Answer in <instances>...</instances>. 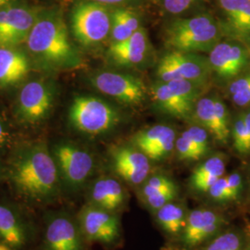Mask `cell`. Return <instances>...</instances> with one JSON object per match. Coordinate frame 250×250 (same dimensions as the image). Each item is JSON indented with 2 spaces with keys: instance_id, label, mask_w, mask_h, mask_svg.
Instances as JSON below:
<instances>
[{
  "instance_id": "obj_1",
  "label": "cell",
  "mask_w": 250,
  "mask_h": 250,
  "mask_svg": "<svg viewBox=\"0 0 250 250\" xmlns=\"http://www.w3.org/2000/svg\"><path fill=\"white\" fill-rule=\"evenodd\" d=\"M8 178L14 192L29 204H53L62 186L51 149L44 141L22 144L12 153Z\"/></svg>"
},
{
  "instance_id": "obj_2",
  "label": "cell",
  "mask_w": 250,
  "mask_h": 250,
  "mask_svg": "<svg viewBox=\"0 0 250 250\" xmlns=\"http://www.w3.org/2000/svg\"><path fill=\"white\" fill-rule=\"evenodd\" d=\"M25 43L35 62L44 68L62 71L80 65L79 54L72 45L66 23L58 10L38 13Z\"/></svg>"
},
{
  "instance_id": "obj_3",
  "label": "cell",
  "mask_w": 250,
  "mask_h": 250,
  "mask_svg": "<svg viewBox=\"0 0 250 250\" xmlns=\"http://www.w3.org/2000/svg\"><path fill=\"white\" fill-rule=\"evenodd\" d=\"M219 28L209 15L180 19L167 28L165 41L172 50L200 52L211 50L219 39Z\"/></svg>"
},
{
  "instance_id": "obj_4",
  "label": "cell",
  "mask_w": 250,
  "mask_h": 250,
  "mask_svg": "<svg viewBox=\"0 0 250 250\" xmlns=\"http://www.w3.org/2000/svg\"><path fill=\"white\" fill-rule=\"evenodd\" d=\"M56 161L63 192H79L92 175L95 160L86 149L71 142H59L50 148Z\"/></svg>"
},
{
  "instance_id": "obj_5",
  "label": "cell",
  "mask_w": 250,
  "mask_h": 250,
  "mask_svg": "<svg viewBox=\"0 0 250 250\" xmlns=\"http://www.w3.org/2000/svg\"><path fill=\"white\" fill-rule=\"evenodd\" d=\"M71 25L73 36L82 45H98L110 34L111 14L103 4L83 0L72 9Z\"/></svg>"
},
{
  "instance_id": "obj_6",
  "label": "cell",
  "mask_w": 250,
  "mask_h": 250,
  "mask_svg": "<svg viewBox=\"0 0 250 250\" xmlns=\"http://www.w3.org/2000/svg\"><path fill=\"white\" fill-rule=\"evenodd\" d=\"M69 118L74 129L89 135L105 134L119 122L114 107L102 99L88 96L73 99Z\"/></svg>"
},
{
  "instance_id": "obj_7",
  "label": "cell",
  "mask_w": 250,
  "mask_h": 250,
  "mask_svg": "<svg viewBox=\"0 0 250 250\" xmlns=\"http://www.w3.org/2000/svg\"><path fill=\"white\" fill-rule=\"evenodd\" d=\"M40 250H85L77 219L66 210H49L44 219Z\"/></svg>"
},
{
  "instance_id": "obj_8",
  "label": "cell",
  "mask_w": 250,
  "mask_h": 250,
  "mask_svg": "<svg viewBox=\"0 0 250 250\" xmlns=\"http://www.w3.org/2000/svg\"><path fill=\"white\" fill-rule=\"evenodd\" d=\"M86 242L112 245L121 237L122 226L115 212L86 204L76 217Z\"/></svg>"
},
{
  "instance_id": "obj_9",
  "label": "cell",
  "mask_w": 250,
  "mask_h": 250,
  "mask_svg": "<svg viewBox=\"0 0 250 250\" xmlns=\"http://www.w3.org/2000/svg\"><path fill=\"white\" fill-rule=\"evenodd\" d=\"M55 102L53 84L45 80L28 82L17 99V111L22 122L36 124L50 113Z\"/></svg>"
},
{
  "instance_id": "obj_10",
  "label": "cell",
  "mask_w": 250,
  "mask_h": 250,
  "mask_svg": "<svg viewBox=\"0 0 250 250\" xmlns=\"http://www.w3.org/2000/svg\"><path fill=\"white\" fill-rule=\"evenodd\" d=\"M208 69V63L198 55L171 50L161 58L157 72L160 80L163 83L175 80L197 83L205 79Z\"/></svg>"
},
{
  "instance_id": "obj_11",
  "label": "cell",
  "mask_w": 250,
  "mask_h": 250,
  "mask_svg": "<svg viewBox=\"0 0 250 250\" xmlns=\"http://www.w3.org/2000/svg\"><path fill=\"white\" fill-rule=\"evenodd\" d=\"M38 13L23 6L0 9V47H14L26 42Z\"/></svg>"
},
{
  "instance_id": "obj_12",
  "label": "cell",
  "mask_w": 250,
  "mask_h": 250,
  "mask_svg": "<svg viewBox=\"0 0 250 250\" xmlns=\"http://www.w3.org/2000/svg\"><path fill=\"white\" fill-rule=\"evenodd\" d=\"M92 83L101 93L125 104L137 105L146 99L143 83L128 74L100 72L93 76Z\"/></svg>"
},
{
  "instance_id": "obj_13",
  "label": "cell",
  "mask_w": 250,
  "mask_h": 250,
  "mask_svg": "<svg viewBox=\"0 0 250 250\" xmlns=\"http://www.w3.org/2000/svg\"><path fill=\"white\" fill-rule=\"evenodd\" d=\"M33 239V227L18 206L0 201V243L23 250Z\"/></svg>"
},
{
  "instance_id": "obj_14",
  "label": "cell",
  "mask_w": 250,
  "mask_h": 250,
  "mask_svg": "<svg viewBox=\"0 0 250 250\" xmlns=\"http://www.w3.org/2000/svg\"><path fill=\"white\" fill-rule=\"evenodd\" d=\"M224 223V218L211 209H194L188 214L182 232L183 243L189 248L199 246L219 232Z\"/></svg>"
},
{
  "instance_id": "obj_15",
  "label": "cell",
  "mask_w": 250,
  "mask_h": 250,
  "mask_svg": "<svg viewBox=\"0 0 250 250\" xmlns=\"http://www.w3.org/2000/svg\"><path fill=\"white\" fill-rule=\"evenodd\" d=\"M112 161L117 174L134 186L142 184L150 170L149 159L138 148L118 147L112 153Z\"/></svg>"
},
{
  "instance_id": "obj_16",
  "label": "cell",
  "mask_w": 250,
  "mask_h": 250,
  "mask_svg": "<svg viewBox=\"0 0 250 250\" xmlns=\"http://www.w3.org/2000/svg\"><path fill=\"white\" fill-rule=\"evenodd\" d=\"M86 197L87 204L116 213L125 206L127 194L116 179L101 177L92 184Z\"/></svg>"
},
{
  "instance_id": "obj_17",
  "label": "cell",
  "mask_w": 250,
  "mask_h": 250,
  "mask_svg": "<svg viewBox=\"0 0 250 250\" xmlns=\"http://www.w3.org/2000/svg\"><path fill=\"white\" fill-rule=\"evenodd\" d=\"M148 49L146 31L140 27L125 41L112 43L108 49L109 58L119 66H135L143 62Z\"/></svg>"
},
{
  "instance_id": "obj_18",
  "label": "cell",
  "mask_w": 250,
  "mask_h": 250,
  "mask_svg": "<svg viewBox=\"0 0 250 250\" xmlns=\"http://www.w3.org/2000/svg\"><path fill=\"white\" fill-rule=\"evenodd\" d=\"M248 56L241 46L228 43L217 44L210 50L209 65L218 75L229 78L241 72Z\"/></svg>"
},
{
  "instance_id": "obj_19",
  "label": "cell",
  "mask_w": 250,
  "mask_h": 250,
  "mask_svg": "<svg viewBox=\"0 0 250 250\" xmlns=\"http://www.w3.org/2000/svg\"><path fill=\"white\" fill-rule=\"evenodd\" d=\"M30 72L26 55L13 47H0V87L18 83Z\"/></svg>"
},
{
  "instance_id": "obj_20",
  "label": "cell",
  "mask_w": 250,
  "mask_h": 250,
  "mask_svg": "<svg viewBox=\"0 0 250 250\" xmlns=\"http://www.w3.org/2000/svg\"><path fill=\"white\" fill-rule=\"evenodd\" d=\"M225 173V161L221 156H213L193 171L191 186L199 193H207Z\"/></svg>"
},
{
  "instance_id": "obj_21",
  "label": "cell",
  "mask_w": 250,
  "mask_h": 250,
  "mask_svg": "<svg viewBox=\"0 0 250 250\" xmlns=\"http://www.w3.org/2000/svg\"><path fill=\"white\" fill-rule=\"evenodd\" d=\"M151 94L153 99L161 108L173 116L187 117L193 107L170 90L168 84L163 82L152 87Z\"/></svg>"
},
{
  "instance_id": "obj_22",
  "label": "cell",
  "mask_w": 250,
  "mask_h": 250,
  "mask_svg": "<svg viewBox=\"0 0 250 250\" xmlns=\"http://www.w3.org/2000/svg\"><path fill=\"white\" fill-rule=\"evenodd\" d=\"M156 213L158 223L165 232L170 234L183 232L188 218L183 206L172 201L156 210Z\"/></svg>"
},
{
  "instance_id": "obj_23",
  "label": "cell",
  "mask_w": 250,
  "mask_h": 250,
  "mask_svg": "<svg viewBox=\"0 0 250 250\" xmlns=\"http://www.w3.org/2000/svg\"><path fill=\"white\" fill-rule=\"evenodd\" d=\"M220 5L233 27L250 36V0H220Z\"/></svg>"
},
{
  "instance_id": "obj_24",
  "label": "cell",
  "mask_w": 250,
  "mask_h": 250,
  "mask_svg": "<svg viewBox=\"0 0 250 250\" xmlns=\"http://www.w3.org/2000/svg\"><path fill=\"white\" fill-rule=\"evenodd\" d=\"M196 116L206 130L210 132L215 139L223 143L222 134L215 113L214 99L210 98L199 99L196 105Z\"/></svg>"
},
{
  "instance_id": "obj_25",
  "label": "cell",
  "mask_w": 250,
  "mask_h": 250,
  "mask_svg": "<svg viewBox=\"0 0 250 250\" xmlns=\"http://www.w3.org/2000/svg\"><path fill=\"white\" fill-rule=\"evenodd\" d=\"M170 129L169 126L155 125L136 134L134 139V144L136 147L146 156V154L151 150L152 147L168 133Z\"/></svg>"
},
{
  "instance_id": "obj_26",
  "label": "cell",
  "mask_w": 250,
  "mask_h": 250,
  "mask_svg": "<svg viewBox=\"0 0 250 250\" xmlns=\"http://www.w3.org/2000/svg\"><path fill=\"white\" fill-rule=\"evenodd\" d=\"M178 195V188L176 185L168 188L155 190L144 198L146 204L153 210H158L161 207L172 202Z\"/></svg>"
},
{
  "instance_id": "obj_27",
  "label": "cell",
  "mask_w": 250,
  "mask_h": 250,
  "mask_svg": "<svg viewBox=\"0 0 250 250\" xmlns=\"http://www.w3.org/2000/svg\"><path fill=\"white\" fill-rule=\"evenodd\" d=\"M170 90L176 93L181 99L189 105L193 106L198 99L199 92L197 86V82L188 80L170 81L166 83Z\"/></svg>"
},
{
  "instance_id": "obj_28",
  "label": "cell",
  "mask_w": 250,
  "mask_h": 250,
  "mask_svg": "<svg viewBox=\"0 0 250 250\" xmlns=\"http://www.w3.org/2000/svg\"><path fill=\"white\" fill-rule=\"evenodd\" d=\"M175 133L170 128L168 133L165 134L161 140L156 144L150 151L146 154V157L152 161H160L167 157L170 151L175 147Z\"/></svg>"
},
{
  "instance_id": "obj_29",
  "label": "cell",
  "mask_w": 250,
  "mask_h": 250,
  "mask_svg": "<svg viewBox=\"0 0 250 250\" xmlns=\"http://www.w3.org/2000/svg\"><path fill=\"white\" fill-rule=\"evenodd\" d=\"M201 250H241V240L235 232H224Z\"/></svg>"
},
{
  "instance_id": "obj_30",
  "label": "cell",
  "mask_w": 250,
  "mask_h": 250,
  "mask_svg": "<svg viewBox=\"0 0 250 250\" xmlns=\"http://www.w3.org/2000/svg\"><path fill=\"white\" fill-rule=\"evenodd\" d=\"M233 143L237 151L240 153L250 151V134L243 118L237 119L233 126Z\"/></svg>"
},
{
  "instance_id": "obj_31",
  "label": "cell",
  "mask_w": 250,
  "mask_h": 250,
  "mask_svg": "<svg viewBox=\"0 0 250 250\" xmlns=\"http://www.w3.org/2000/svg\"><path fill=\"white\" fill-rule=\"evenodd\" d=\"M175 148L178 154L179 158L183 161H197L202 156L198 152L194 144L188 137V135L185 134V132L182 135L176 139L175 141Z\"/></svg>"
},
{
  "instance_id": "obj_32",
  "label": "cell",
  "mask_w": 250,
  "mask_h": 250,
  "mask_svg": "<svg viewBox=\"0 0 250 250\" xmlns=\"http://www.w3.org/2000/svg\"><path fill=\"white\" fill-rule=\"evenodd\" d=\"M129 27L125 24L124 20L120 16L118 10L115 9L111 13V30L110 36L112 38V43H119L125 41L127 38L134 34Z\"/></svg>"
},
{
  "instance_id": "obj_33",
  "label": "cell",
  "mask_w": 250,
  "mask_h": 250,
  "mask_svg": "<svg viewBox=\"0 0 250 250\" xmlns=\"http://www.w3.org/2000/svg\"><path fill=\"white\" fill-rule=\"evenodd\" d=\"M188 138L194 144L200 155L203 157L208 148V134L204 127L192 126L185 132Z\"/></svg>"
},
{
  "instance_id": "obj_34",
  "label": "cell",
  "mask_w": 250,
  "mask_h": 250,
  "mask_svg": "<svg viewBox=\"0 0 250 250\" xmlns=\"http://www.w3.org/2000/svg\"><path fill=\"white\" fill-rule=\"evenodd\" d=\"M215 113L218 120L220 131L222 134L223 143H226L229 137V125H228V113L224 103L218 99H214Z\"/></svg>"
},
{
  "instance_id": "obj_35",
  "label": "cell",
  "mask_w": 250,
  "mask_h": 250,
  "mask_svg": "<svg viewBox=\"0 0 250 250\" xmlns=\"http://www.w3.org/2000/svg\"><path fill=\"white\" fill-rule=\"evenodd\" d=\"M207 193L214 201L225 202V201L232 200L229 189H228L226 176H223L222 178L219 179L214 185L208 189Z\"/></svg>"
},
{
  "instance_id": "obj_36",
  "label": "cell",
  "mask_w": 250,
  "mask_h": 250,
  "mask_svg": "<svg viewBox=\"0 0 250 250\" xmlns=\"http://www.w3.org/2000/svg\"><path fill=\"white\" fill-rule=\"evenodd\" d=\"M175 185V183L171 179L165 176V175H155L151 178L148 179L146 183L145 184L141 194L142 198H145L148 194H150L153 191L161 189V188H168Z\"/></svg>"
},
{
  "instance_id": "obj_37",
  "label": "cell",
  "mask_w": 250,
  "mask_h": 250,
  "mask_svg": "<svg viewBox=\"0 0 250 250\" xmlns=\"http://www.w3.org/2000/svg\"><path fill=\"white\" fill-rule=\"evenodd\" d=\"M194 0H163L165 9L170 14H180L191 7Z\"/></svg>"
},
{
  "instance_id": "obj_38",
  "label": "cell",
  "mask_w": 250,
  "mask_h": 250,
  "mask_svg": "<svg viewBox=\"0 0 250 250\" xmlns=\"http://www.w3.org/2000/svg\"><path fill=\"white\" fill-rule=\"evenodd\" d=\"M226 181L228 185V189L232 200L238 198L242 190V178L239 173L233 172L226 176Z\"/></svg>"
},
{
  "instance_id": "obj_39",
  "label": "cell",
  "mask_w": 250,
  "mask_h": 250,
  "mask_svg": "<svg viewBox=\"0 0 250 250\" xmlns=\"http://www.w3.org/2000/svg\"><path fill=\"white\" fill-rule=\"evenodd\" d=\"M120 16L124 20L125 24L129 27L133 32L137 31L140 28L139 19L133 11L126 9H117Z\"/></svg>"
},
{
  "instance_id": "obj_40",
  "label": "cell",
  "mask_w": 250,
  "mask_h": 250,
  "mask_svg": "<svg viewBox=\"0 0 250 250\" xmlns=\"http://www.w3.org/2000/svg\"><path fill=\"white\" fill-rule=\"evenodd\" d=\"M249 87H250V74H248L240 79L234 81L233 83H232L229 87V92L231 95H234V94L241 92L243 90L247 89Z\"/></svg>"
},
{
  "instance_id": "obj_41",
  "label": "cell",
  "mask_w": 250,
  "mask_h": 250,
  "mask_svg": "<svg viewBox=\"0 0 250 250\" xmlns=\"http://www.w3.org/2000/svg\"><path fill=\"white\" fill-rule=\"evenodd\" d=\"M232 96V101L237 106H246L250 103V87L247 89L243 90L241 92H238Z\"/></svg>"
},
{
  "instance_id": "obj_42",
  "label": "cell",
  "mask_w": 250,
  "mask_h": 250,
  "mask_svg": "<svg viewBox=\"0 0 250 250\" xmlns=\"http://www.w3.org/2000/svg\"><path fill=\"white\" fill-rule=\"evenodd\" d=\"M7 140H8V132L6 131V128L0 119V147L6 144Z\"/></svg>"
},
{
  "instance_id": "obj_43",
  "label": "cell",
  "mask_w": 250,
  "mask_h": 250,
  "mask_svg": "<svg viewBox=\"0 0 250 250\" xmlns=\"http://www.w3.org/2000/svg\"><path fill=\"white\" fill-rule=\"evenodd\" d=\"M94 1L99 2L103 5H119V4L128 3V2L135 1V0H94Z\"/></svg>"
},
{
  "instance_id": "obj_44",
  "label": "cell",
  "mask_w": 250,
  "mask_h": 250,
  "mask_svg": "<svg viewBox=\"0 0 250 250\" xmlns=\"http://www.w3.org/2000/svg\"><path fill=\"white\" fill-rule=\"evenodd\" d=\"M243 119H244L245 125L247 126V129H248V131H249V133L250 134V112L243 117Z\"/></svg>"
},
{
  "instance_id": "obj_45",
  "label": "cell",
  "mask_w": 250,
  "mask_h": 250,
  "mask_svg": "<svg viewBox=\"0 0 250 250\" xmlns=\"http://www.w3.org/2000/svg\"><path fill=\"white\" fill-rule=\"evenodd\" d=\"M10 1L11 0H0V9L8 6V4H9Z\"/></svg>"
},
{
  "instance_id": "obj_46",
  "label": "cell",
  "mask_w": 250,
  "mask_h": 250,
  "mask_svg": "<svg viewBox=\"0 0 250 250\" xmlns=\"http://www.w3.org/2000/svg\"><path fill=\"white\" fill-rule=\"evenodd\" d=\"M0 250H12L11 249H9V247H7L6 245L4 244H1L0 243Z\"/></svg>"
},
{
  "instance_id": "obj_47",
  "label": "cell",
  "mask_w": 250,
  "mask_h": 250,
  "mask_svg": "<svg viewBox=\"0 0 250 250\" xmlns=\"http://www.w3.org/2000/svg\"><path fill=\"white\" fill-rule=\"evenodd\" d=\"M3 172H4V167H3L2 162L0 161V178H1L2 175H3Z\"/></svg>"
},
{
  "instance_id": "obj_48",
  "label": "cell",
  "mask_w": 250,
  "mask_h": 250,
  "mask_svg": "<svg viewBox=\"0 0 250 250\" xmlns=\"http://www.w3.org/2000/svg\"><path fill=\"white\" fill-rule=\"evenodd\" d=\"M250 250V245L249 246V248H248V250Z\"/></svg>"
}]
</instances>
